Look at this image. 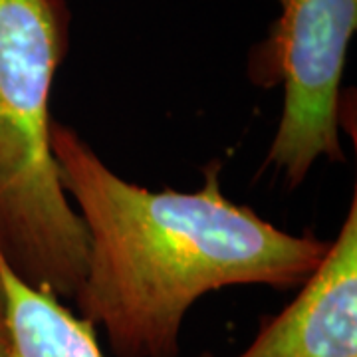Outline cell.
<instances>
[{
  "label": "cell",
  "mask_w": 357,
  "mask_h": 357,
  "mask_svg": "<svg viewBox=\"0 0 357 357\" xmlns=\"http://www.w3.org/2000/svg\"><path fill=\"white\" fill-rule=\"evenodd\" d=\"M292 304L238 357H357V195Z\"/></svg>",
  "instance_id": "cell-4"
},
{
  "label": "cell",
  "mask_w": 357,
  "mask_h": 357,
  "mask_svg": "<svg viewBox=\"0 0 357 357\" xmlns=\"http://www.w3.org/2000/svg\"><path fill=\"white\" fill-rule=\"evenodd\" d=\"M66 48L64 0H0V252L26 284L72 300L88 232L50 147L52 84Z\"/></svg>",
  "instance_id": "cell-2"
},
{
  "label": "cell",
  "mask_w": 357,
  "mask_h": 357,
  "mask_svg": "<svg viewBox=\"0 0 357 357\" xmlns=\"http://www.w3.org/2000/svg\"><path fill=\"white\" fill-rule=\"evenodd\" d=\"M8 298L10 347L4 357H105L96 328L72 314L48 290L26 284L0 252ZM199 357H213L204 351Z\"/></svg>",
  "instance_id": "cell-5"
},
{
  "label": "cell",
  "mask_w": 357,
  "mask_h": 357,
  "mask_svg": "<svg viewBox=\"0 0 357 357\" xmlns=\"http://www.w3.org/2000/svg\"><path fill=\"white\" fill-rule=\"evenodd\" d=\"M60 185L88 232L74 294L77 316L102 328L115 357H177L187 312L230 286L298 288L330 243L276 229L220 187V163L199 191H149L121 178L77 131L56 119Z\"/></svg>",
  "instance_id": "cell-1"
},
{
  "label": "cell",
  "mask_w": 357,
  "mask_h": 357,
  "mask_svg": "<svg viewBox=\"0 0 357 357\" xmlns=\"http://www.w3.org/2000/svg\"><path fill=\"white\" fill-rule=\"evenodd\" d=\"M280 16L252 54L250 77L284 91L268 165L296 189L319 159L344 161L340 86L357 0H278Z\"/></svg>",
  "instance_id": "cell-3"
},
{
  "label": "cell",
  "mask_w": 357,
  "mask_h": 357,
  "mask_svg": "<svg viewBox=\"0 0 357 357\" xmlns=\"http://www.w3.org/2000/svg\"><path fill=\"white\" fill-rule=\"evenodd\" d=\"M10 347V321H8V298L0 272V357L6 356Z\"/></svg>",
  "instance_id": "cell-6"
}]
</instances>
